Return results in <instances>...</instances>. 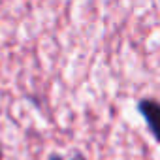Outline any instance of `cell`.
Listing matches in <instances>:
<instances>
[{"label":"cell","instance_id":"obj_1","mask_svg":"<svg viewBox=\"0 0 160 160\" xmlns=\"http://www.w3.org/2000/svg\"><path fill=\"white\" fill-rule=\"evenodd\" d=\"M139 111L143 113V117H145V121H147V124H149L151 134L156 136V128H154L156 119H158V106H156V102H152V100H143V102H139Z\"/></svg>","mask_w":160,"mask_h":160},{"label":"cell","instance_id":"obj_2","mask_svg":"<svg viewBox=\"0 0 160 160\" xmlns=\"http://www.w3.org/2000/svg\"><path fill=\"white\" fill-rule=\"evenodd\" d=\"M51 160H62V158L60 156H51ZM75 160H83V158L81 156H75Z\"/></svg>","mask_w":160,"mask_h":160}]
</instances>
